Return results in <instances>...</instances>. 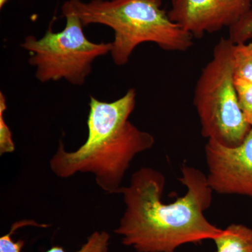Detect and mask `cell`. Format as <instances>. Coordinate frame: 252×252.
Returning <instances> with one entry per match:
<instances>
[{
	"instance_id": "obj_1",
	"label": "cell",
	"mask_w": 252,
	"mask_h": 252,
	"mask_svg": "<svg viewBox=\"0 0 252 252\" xmlns=\"http://www.w3.org/2000/svg\"><path fill=\"white\" fill-rule=\"evenodd\" d=\"M179 181L187 193L170 203L162 200L165 178L152 167L134 172L122 187L125 211L114 230L123 245L137 252H174L182 245L213 240L223 229L212 224L204 212L210 207L213 190L207 176L184 166Z\"/></svg>"
},
{
	"instance_id": "obj_2",
	"label": "cell",
	"mask_w": 252,
	"mask_h": 252,
	"mask_svg": "<svg viewBox=\"0 0 252 252\" xmlns=\"http://www.w3.org/2000/svg\"><path fill=\"white\" fill-rule=\"evenodd\" d=\"M135 104L133 89L112 102H102L91 95L85 143L74 152H67L60 141L49 161L51 171L62 179L78 173L92 174L103 191L119 193L134 158L152 148L155 143L152 134L129 122Z\"/></svg>"
},
{
	"instance_id": "obj_3",
	"label": "cell",
	"mask_w": 252,
	"mask_h": 252,
	"mask_svg": "<svg viewBox=\"0 0 252 252\" xmlns=\"http://www.w3.org/2000/svg\"><path fill=\"white\" fill-rule=\"evenodd\" d=\"M62 11L79 18L83 26L99 24L114 33L110 54L119 66L128 63L137 46L151 42L167 51L184 52L193 36L174 22L162 8L161 0H68Z\"/></svg>"
},
{
	"instance_id": "obj_4",
	"label": "cell",
	"mask_w": 252,
	"mask_h": 252,
	"mask_svg": "<svg viewBox=\"0 0 252 252\" xmlns=\"http://www.w3.org/2000/svg\"><path fill=\"white\" fill-rule=\"evenodd\" d=\"M234 45L229 38H220L198 78L193 98L202 135L229 147L240 145L252 127L240 109L235 90Z\"/></svg>"
},
{
	"instance_id": "obj_5",
	"label": "cell",
	"mask_w": 252,
	"mask_h": 252,
	"mask_svg": "<svg viewBox=\"0 0 252 252\" xmlns=\"http://www.w3.org/2000/svg\"><path fill=\"white\" fill-rule=\"evenodd\" d=\"M65 27L55 32L49 27L39 39L28 35L21 44L29 54L28 63L35 68L41 83L64 79L82 86L92 71L94 60L111 52L112 44L94 43L86 37L81 20L75 14L62 11Z\"/></svg>"
},
{
	"instance_id": "obj_6",
	"label": "cell",
	"mask_w": 252,
	"mask_h": 252,
	"mask_svg": "<svg viewBox=\"0 0 252 252\" xmlns=\"http://www.w3.org/2000/svg\"><path fill=\"white\" fill-rule=\"evenodd\" d=\"M205 155L207 182L214 192L252 198V126L243 142L236 147L207 140Z\"/></svg>"
},
{
	"instance_id": "obj_7",
	"label": "cell",
	"mask_w": 252,
	"mask_h": 252,
	"mask_svg": "<svg viewBox=\"0 0 252 252\" xmlns=\"http://www.w3.org/2000/svg\"><path fill=\"white\" fill-rule=\"evenodd\" d=\"M252 0H172V21L201 38L224 28H232L252 11Z\"/></svg>"
},
{
	"instance_id": "obj_8",
	"label": "cell",
	"mask_w": 252,
	"mask_h": 252,
	"mask_svg": "<svg viewBox=\"0 0 252 252\" xmlns=\"http://www.w3.org/2000/svg\"><path fill=\"white\" fill-rule=\"evenodd\" d=\"M215 252H252V229L232 223L213 239Z\"/></svg>"
},
{
	"instance_id": "obj_9",
	"label": "cell",
	"mask_w": 252,
	"mask_h": 252,
	"mask_svg": "<svg viewBox=\"0 0 252 252\" xmlns=\"http://www.w3.org/2000/svg\"><path fill=\"white\" fill-rule=\"evenodd\" d=\"M233 63L234 77L252 82V42L235 44Z\"/></svg>"
},
{
	"instance_id": "obj_10",
	"label": "cell",
	"mask_w": 252,
	"mask_h": 252,
	"mask_svg": "<svg viewBox=\"0 0 252 252\" xmlns=\"http://www.w3.org/2000/svg\"><path fill=\"white\" fill-rule=\"evenodd\" d=\"M110 235L107 231L94 232L87 240L75 252H108ZM45 252H67L61 246H53Z\"/></svg>"
},
{
	"instance_id": "obj_11",
	"label": "cell",
	"mask_w": 252,
	"mask_h": 252,
	"mask_svg": "<svg viewBox=\"0 0 252 252\" xmlns=\"http://www.w3.org/2000/svg\"><path fill=\"white\" fill-rule=\"evenodd\" d=\"M26 226L41 227L46 228L47 224H40L36 223L34 220H21L15 222L11 225L9 233L3 235L0 238V252H21V250L24 246L25 242L22 240H18L14 241L11 238V235L19 228Z\"/></svg>"
},
{
	"instance_id": "obj_12",
	"label": "cell",
	"mask_w": 252,
	"mask_h": 252,
	"mask_svg": "<svg viewBox=\"0 0 252 252\" xmlns=\"http://www.w3.org/2000/svg\"><path fill=\"white\" fill-rule=\"evenodd\" d=\"M239 105L247 122L252 126V82L234 77Z\"/></svg>"
},
{
	"instance_id": "obj_13",
	"label": "cell",
	"mask_w": 252,
	"mask_h": 252,
	"mask_svg": "<svg viewBox=\"0 0 252 252\" xmlns=\"http://www.w3.org/2000/svg\"><path fill=\"white\" fill-rule=\"evenodd\" d=\"M6 101L4 94L0 93V155L11 154L15 152L16 147L12 133L4 119L6 109Z\"/></svg>"
},
{
	"instance_id": "obj_14",
	"label": "cell",
	"mask_w": 252,
	"mask_h": 252,
	"mask_svg": "<svg viewBox=\"0 0 252 252\" xmlns=\"http://www.w3.org/2000/svg\"><path fill=\"white\" fill-rule=\"evenodd\" d=\"M9 1H10V0H0V9H2Z\"/></svg>"
}]
</instances>
